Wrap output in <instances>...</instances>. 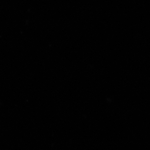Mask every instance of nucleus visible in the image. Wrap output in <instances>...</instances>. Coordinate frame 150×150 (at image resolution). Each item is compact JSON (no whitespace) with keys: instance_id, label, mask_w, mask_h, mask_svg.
<instances>
[]
</instances>
